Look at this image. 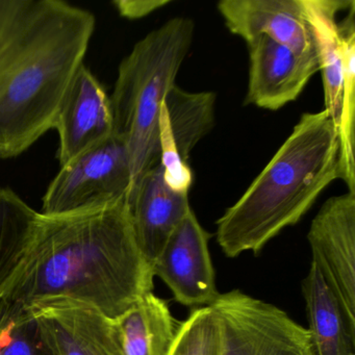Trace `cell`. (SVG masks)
Listing matches in <instances>:
<instances>
[{
  "instance_id": "1",
  "label": "cell",
  "mask_w": 355,
  "mask_h": 355,
  "mask_svg": "<svg viewBox=\"0 0 355 355\" xmlns=\"http://www.w3.org/2000/svg\"><path fill=\"white\" fill-rule=\"evenodd\" d=\"M126 200L62 215L39 213L26 261L3 300L26 306L68 301L117 319L153 292ZM1 299V300H3Z\"/></svg>"
},
{
  "instance_id": "2",
  "label": "cell",
  "mask_w": 355,
  "mask_h": 355,
  "mask_svg": "<svg viewBox=\"0 0 355 355\" xmlns=\"http://www.w3.org/2000/svg\"><path fill=\"white\" fill-rule=\"evenodd\" d=\"M95 26L90 11L62 0H0V159L55 128Z\"/></svg>"
},
{
  "instance_id": "3",
  "label": "cell",
  "mask_w": 355,
  "mask_h": 355,
  "mask_svg": "<svg viewBox=\"0 0 355 355\" xmlns=\"http://www.w3.org/2000/svg\"><path fill=\"white\" fill-rule=\"evenodd\" d=\"M340 180L338 128L325 110L305 113L246 192L217 221L224 254L259 253L298 223L318 197Z\"/></svg>"
},
{
  "instance_id": "4",
  "label": "cell",
  "mask_w": 355,
  "mask_h": 355,
  "mask_svg": "<svg viewBox=\"0 0 355 355\" xmlns=\"http://www.w3.org/2000/svg\"><path fill=\"white\" fill-rule=\"evenodd\" d=\"M194 32L193 20L170 19L137 42L120 64L110 99L114 135L125 144L132 164V184L128 200L141 178L161 159L162 107L176 85Z\"/></svg>"
},
{
  "instance_id": "5",
  "label": "cell",
  "mask_w": 355,
  "mask_h": 355,
  "mask_svg": "<svg viewBox=\"0 0 355 355\" xmlns=\"http://www.w3.org/2000/svg\"><path fill=\"white\" fill-rule=\"evenodd\" d=\"M211 307L221 327L220 355H315L309 330L275 305L234 290Z\"/></svg>"
},
{
  "instance_id": "6",
  "label": "cell",
  "mask_w": 355,
  "mask_h": 355,
  "mask_svg": "<svg viewBox=\"0 0 355 355\" xmlns=\"http://www.w3.org/2000/svg\"><path fill=\"white\" fill-rule=\"evenodd\" d=\"M132 164L115 135L61 166L43 197V215H62L119 200L128 201Z\"/></svg>"
},
{
  "instance_id": "7",
  "label": "cell",
  "mask_w": 355,
  "mask_h": 355,
  "mask_svg": "<svg viewBox=\"0 0 355 355\" xmlns=\"http://www.w3.org/2000/svg\"><path fill=\"white\" fill-rule=\"evenodd\" d=\"M307 240L313 263L355 324V193L327 199Z\"/></svg>"
},
{
  "instance_id": "8",
  "label": "cell",
  "mask_w": 355,
  "mask_h": 355,
  "mask_svg": "<svg viewBox=\"0 0 355 355\" xmlns=\"http://www.w3.org/2000/svg\"><path fill=\"white\" fill-rule=\"evenodd\" d=\"M209 238L191 211L172 232L153 268V275L167 284L174 299L193 309L211 306L219 296Z\"/></svg>"
},
{
  "instance_id": "9",
  "label": "cell",
  "mask_w": 355,
  "mask_h": 355,
  "mask_svg": "<svg viewBox=\"0 0 355 355\" xmlns=\"http://www.w3.org/2000/svg\"><path fill=\"white\" fill-rule=\"evenodd\" d=\"M215 107L214 92H186L175 85L166 96L159 116V163L174 190L190 192L189 157L195 145L214 128Z\"/></svg>"
},
{
  "instance_id": "10",
  "label": "cell",
  "mask_w": 355,
  "mask_h": 355,
  "mask_svg": "<svg viewBox=\"0 0 355 355\" xmlns=\"http://www.w3.org/2000/svg\"><path fill=\"white\" fill-rule=\"evenodd\" d=\"M249 78L246 105L277 111L293 103L320 71L317 51L298 55L266 36L247 43Z\"/></svg>"
},
{
  "instance_id": "11",
  "label": "cell",
  "mask_w": 355,
  "mask_h": 355,
  "mask_svg": "<svg viewBox=\"0 0 355 355\" xmlns=\"http://www.w3.org/2000/svg\"><path fill=\"white\" fill-rule=\"evenodd\" d=\"M55 130L59 135L58 159L61 166L114 135L110 95L85 64L64 95Z\"/></svg>"
},
{
  "instance_id": "12",
  "label": "cell",
  "mask_w": 355,
  "mask_h": 355,
  "mask_svg": "<svg viewBox=\"0 0 355 355\" xmlns=\"http://www.w3.org/2000/svg\"><path fill=\"white\" fill-rule=\"evenodd\" d=\"M128 207L135 240L153 271L168 239L192 211L189 192L170 187L157 163L141 178Z\"/></svg>"
},
{
  "instance_id": "13",
  "label": "cell",
  "mask_w": 355,
  "mask_h": 355,
  "mask_svg": "<svg viewBox=\"0 0 355 355\" xmlns=\"http://www.w3.org/2000/svg\"><path fill=\"white\" fill-rule=\"evenodd\" d=\"M218 11L246 44L266 36L298 55L315 53L302 0H222Z\"/></svg>"
},
{
  "instance_id": "14",
  "label": "cell",
  "mask_w": 355,
  "mask_h": 355,
  "mask_svg": "<svg viewBox=\"0 0 355 355\" xmlns=\"http://www.w3.org/2000/svg\"><path fill=\"white\" fill-rule=\"evenodd\" d=\"M28 307L58 355H122L112 320L96 309L68 301Z\"/></svg>"
},
{
  "instance_id": "15",
  "label": "cell",
  "mask_w": 355,
  "mask_h": 355,
  "mask_svg": "<svg viewBox=\"0 0 355 355\" xmlns=\"http://www.w3.org/2000/svg\"><path fill=\"white\" fill-rule=\"evenodd\" d=\"M302 293L315 355H355V324L313 261L303 280Z\"/></svg>"
},
{
  "instance_id": "16",
  "label": "cell",
  "mask_w": 355,
  "mask_h": 355,
  "mask_svg": "<svg viewBox=\"0 0 355 355\" xmlns=\"http://www.w3.org/2000/svg\"><path fill=\"white\" fill-rule=\"evenodd\" d=\"M353 0H302L323 78L325 111L336 128L343 103V61L336 16L349 9Z\"/></svg>"
},
{
  "instance_id": "17",
  "label": "cell",
  "mask_w": 355,
  "mask_h": 355,
  "mask_svg": "<svg viewBox=\"0 0 355 355\" xmlns=\"http://www.w3.org/2000/svg\"><path fill=\"white\" fill-rule=\"evenodd\" d=\"M112 324L122 355H169L180 326L167 302L153 292Z\"/></svg>"
},
{
  "instance_id": "18",
  "label": "cell",
  "mask_w": 355,
  "mask_h": 355,
  "mask_svg": "<svg viewBox=\"0 0 355 355\" xmlns=\"http://www.w3.org/2000/svg\"><path fill=\"white\" fill-rule=\"evenodd\" d=\"M38 215L13 190L0 188V301L26 261Z\"/></svg>"
},
{
  "instance_id": "19",
  "label": "cell",
  "mask_w": 355,
  "mask_h": 355,
  "mask_svg": "<svg viewBox=\"0 0 355 355\" xmlns=\"http://www.w3.org/2000/svg\"><path fill=\"white\" fill-rule=\"evenodd\" d=\"M343 61V103L338 132L340 143V180L355 193V1L338 24Z\"/></svg>"
},
{
  "instance_id": "20",
  "label": "cell",
  "mask_w": 355,
  "mask_h": 355,
  "mask_svg": "<svg viewBox=\"0 0 355 355\" xmlns=\"http://www.w3.org/2000/svg\"><path fill=\"white\" fill-rule=\"evenodd\" d=\"M0 355H58L30 307L0 301Z\"/></svg>"
},
{
  "instance_id": "21",
  "label": "cell",
  "mask_w": 355,
  "mask_h": 355,
  "mask_svg": "<svg viewBox=\"0 0 355 355\" xmlns=\"http://www.w3.org/2000/svg\"><path fill=\"white\" fill-rule=\"evenodd\" d=\"M222 334L211 306L194 309L178 326L169 355H220Z\"/></svg>"
},
{
  "instance_id": "22",
  "label": "cell",
  "mask_w": 355,
  "mask_h": 355,
  "mask_svg": "<svg viewBox=\"0 0 355 355\" xmlns=\"http://www.w3.org/2000/svg\"><path fill=\"white\" fill-rule=\"evenodd\" d=\"M170 3V0H116L113 5L122 17L136 20L147 17Z\"/></svg>"
}]
</instances>
